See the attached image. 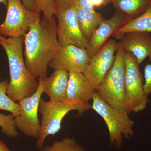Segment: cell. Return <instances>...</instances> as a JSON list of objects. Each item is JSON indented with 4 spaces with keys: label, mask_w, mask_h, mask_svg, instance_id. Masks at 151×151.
<instances>
[{
    "label": "cell",
    "mask_w": 151,
    "mask_h": 151,
    "mask_svg": "<svg viewBox=\"0 0 151 151\" xmlns=\"http://www.w3.org/2000/svg\"><path fill=\"white\" fill-rule=\"evenodd\" d=\"M112 3L117 11L132 19L145 12L151 5V0H113Z\"/></svg>",
    "instance_id": "ac0fdd59"
},
{
    "label": "cell",
    "mask_w": 151,
    "mask_h": 151,
    "mask_svg": "<svg viewBox=\"0 0 151 151\" xmlns=\"http://www.w3.org/2000/svg\"><path fill=\"white\" fill-rule=\"evenodd\" d=\"M69 72L56 69L49 76L41 79L44 93L52 101L65 102L69 81Z\"/></svg>",
    "instance_id": "9a60e30c"
},
{
    "label": "cell",
    "mask_w": 151,
    "mask_h": 151,
    "mask_svg": "<svg viewBox=\"0 0 151 151\" xmlns=\"http://www.w3.org/2000/svg\"><path fill=\"white\" fill-rule=\"evenodd\" d=\"M125 53L122 43L119 42L113 65L95 90L111 107L127 112L124 60Z\"/></svg>",
    "instance_id": "277c9868"
},
{
    "label": "cell",
    "mask_w": 151,
    "mask_h": 151,
    "mask_svg": "<svg viewBox=\"0 0 151 151\" xmlns=\"http://www.w3.org/2000/svg\"><path fill=\"white\" fill-rule=\"evenodd\" d=\"M24 37L26 65L35 78L43 79L47 76L50 63L61 47L55 16L47 17L43 15Z\"/></svg>",
    "instance_id": "6da1fadb"
},
{
    "label": "cell",
    "mask_w": 151,
    "mask_h": 151,
    "mask_svg": "<svg viewBox=\"0 0 151 151\" xmlns=\"http://www.w3.org/2000/svg\"><path fill=\"white\" fill-rule=\"evenodd\" d=\"M120 40L125 52L133 54L139 65L151 55V35L150 32H129Z\"/></svg>",
    "instance_id": "5bb4252c"
},
{
    "label": "cell",
    "mask_w": 151,
    "mask_h": 151,
    "mask_svg": "<svg viewBox=\"0 0 151 151\" xmlns=\"http://www.w3.org/2000/svg\"><path fill=\"white\" fill-rule=\"evenodd\" d=\"M39 86L34 94L23 98L19 102L21 113L14 118L17 129L27 137L37 139L40 131V122L38 117L39 107L43 94L41 79H39Z\"/></svg>",
    "instance_id": "ba28073f"
},
{
    "label": "cell",
    "mask_w": 151,
    "mask_h": 151,
    "mask_svg": "<svg viewBox=\"0 0 151 151\" xmlns=\"http://www.w3.org/2000/svg\"><path fill=\"white\" fill-rule=\"evenodd\" d=\"M22 1L24 5L28 9L40 13L38 9L35 0H22Z\"/></svg>",
    "instance_id": "484cf974"
},
{
    "label": "cell",
    "mask_w": 151,
    "mask_h": 151,
    "mask_svg": "<svg viewBox=\"0 0 151 151\" xmlns=\"http://www.w3.org/2000/svg\"><path fill=\"white\" fill-rule=\"evenodd\" d=\"M3 4L6 7L7 6V0H0V4Z\"/></svg>",
    "instance_id": "f1b7e54d"
},
{
    "label": "cell",
    "mask_w": 151,
    "mask_h": 151,
    "mask_svg": "<svg viewBox=\"0 0 151 151\" xmlns=\"http://www.w3.org/2000/svg\"><path fill=\"white\" fill-rule=\"evenodd\" d=\"M0 127L2 133L8 137L16 139L19 137L14 122V117L12 114L4 115L0 113Z\"/></svg>",
    "instance_id": "44dd1931"
},
{
    "label": "cell",
    "mask_w": 151,
    "mask_h": 151,
    "mask_svg": "<svg viewBox=\"0 0 151 151\" xmlns=\"http://www.w3.org/2000/svg\"><path fill=\"white\" fill-rule=\"evenodd\" d=\"M75 0H55L56 9H63L74 6Z\"/></svg>",
    "instance_id": "d4e9b609"
},
{
    "label": "cell",
    "mask_w": 151,
    "mask_h": 151,
    "mask_svg": "<svg viewBox=\"0 0 151 151\" xmlns=\"http://www.w3.org/2000/svg\"><path fill=\"white\" fill-rule=\"evenodd\" d=\"M133 32H151V5L140 15L129 21L113 35L120 39L124 35Z\"/></svg>",
    "instance_id": "e0dca14e"
},
{
    "label": "cell",
    "mask_w": 151,
    "mask_h": 151,
    "mask_svg": "<svg viewBox=\"0 0 151 151\" xmlns=\"http://www.w3.org/2000/svg\"><path fill=\"white\" fill-rule=\"evenodd\" d=\"M124 60L127 111L129 114L139 113L147 108L149 102L148 97L144 92L140 65L130 52L125 53Z\"/></svg>",
    "instance_id": "8992f818"
},
{
    "label": "cell",
    "mask_w": 151,
    "mask_h": 151,
    "mask_svg": "<svg viewBox=\"0 0 151 151\" xmlns=\"http://www.w3.org/2000/svg\"><path fill=\"white\" fill-rule=\"evenodd\" d=\"M79 28L84 37L89 41L94 32L105 19L99 13H90L74 5Z\"/></svg>",
    "instance_id": "2e32d148"
},
{
    "label": "cell",
    "mask_w": 151,
    "mask_h": 151,
    "mask_svg": "<svg viewBox=\"0 0 151 151\" xmlns=\"http://www.w3.org/2000/svg\"><path fill=\"white\" fill-rule=\"evenodd\" d=\"M40 151H89L77 142L74 137H65L55 141L50 145L43 147Z\"/></svg>",
    "instance_id": "ffe728a7"
},
{
    "label": "cell",
    "mask_w": 151,
    "mask_h": 151,
    "mask_svg": "<svg viewBox=\"0 0 151 151\" xmlns=\"http://www.w3.org/2000/svg\"><path fill=\"white\" fill-rule=\"evenodd\" d=\"M118 47V43L116 40H109L96 54L92 55L90 63L83 74L95 89L102 83L113 66Z\"/></svg>",
    "instance_id": "30bf717a"
},
{
    "label": "cell",
    "mask_w": 151,
    "mask_h": 151,
    "mask_svg": "<svg viewBox=\"0 0 151 151\" xmlns=\"http://www.w3.org/2000/svg\"><path fill=\"white\" fill-rule=\"evenodd\" d=\"M89 1L94 8L105 5L106 2V0H89Z\"/></svg>",
    "instance_id": "4316f807"
},
{
    "label": "cell",
    "mask_w": 151,
    "mask_h": 151,
    "mask_svg": "<svg viewBox=\"0 0 151 151\" xmlns=\"http://www.w3.org/2000/svg\"><path fill=\"white\" fill-rule=\"evenodd\" d=\"M113 0H106V2H105V5L108 4L112 3Z\"/></svg>",
    "instance_id": "f546056e"
},
{
    "label": "cell",
    "mask_w": 151,
    "mask_h": 151,
    "mask_svg": "<svg viewBox=\"0 0 151 151\" xmlns=\"http://www.w3.org/2000/svg\"><path fill=\"white\" fill-rule=\"evenodd\" d=\"M69 73L66 101L78 106L83 114L92 107L89 102L92 100L95 88L83 73Z\"/></svg>",
    "instance_id": "7c38bea8"
},
{
    "label": "cell",
    "mask_w": 151,
    "mask_h": 151,
    "mask_svg": "<svg viewBox=\"0 0 151 151\" xmlns=\"http://www.w3.org/2000/svg\"><path fill=\"white\" fill-rule=\"evenodd\" d=\"M78 111L79 115L83 114L78 106L67 101L59 102L51 100L46 101L41 99L39 112L41 114L42 118L36 142L38 150L44 147L47 137L50 135L53 136L59 132L64 117L70 111Z\"/></svg>",
    "instance_id": "5b68a950"
},
{
    "label": "cell",
    "mask_w": 151,
    "mask_h": 151,
    "mask_svg": "<svg viewBox=\"0 0 151 151\" xmlns=\"http://www.w3.org/2000/svg\"><path fill=\"white\" fill-rule=\"evenodd\" d=\"M76 5L86 12L95 13L94 7L89 1V0H75L74 5Z\"/></svg>",
    "instance_id": "cb8c5ba5"
},
{
    "label": "cell",
    "mask_w": 151,
    "mask_h": 151,
    "mask_svg": "<svg viewBox=\"0 0 151 151\" xmlns=\"http://www.w3.org/2000/svg\"><path fill=\"white\" fill-rule=\"evenodd\" d=\"M24 45V36L11 38L0 36V45L5 51L9 69L7 94L15 102L31 96L39 86V81L26 65L23 55Z\"/></svg>",
    "instance_id": "7a4b0ae2"
},
{
    "label": "cell",
    "mask_w": 151,
    "mask_h": 151,
    "mask_svg": "<svg viewBox=\"0 0 151 151\" xmlns=\"http://www.w3.org/2000/svg\"><path fill=\"white\" fill-rule=\"evenodd\" d=\"M130 20L129 17L118 11L111 18L103 20L88 41L92 55L99 51L111 35Z\"/></svg>",
    "instance_id": "4fadbf2b"
},
{
    "label": "cell",
    "mask_w": 151,
    "mask_h": 151,
    "mask_svg": "<svg viewBox=\"0 0 151 151\" xmlns=\"http://www.w3.org/2000/svg\"><path fill=\"white\" fill-rule=\"evenodd\" d=\"M91 108L102 117L108 128L110 145L121 150L123 137L130 139L134 135V122L126 111L113 108L105 102L95 90Z\"/></svg>",
    "instance_id": "3957f363"
},
{
    "label": "cell",
    "mask_w": 151,
    "mask_h": 151,
    "mask_svg": "<svg viewBox=\"0 0 151 151\" xmlns=\"http://www.w3.org/2000/svg\"><path fill=\"white\" fill-rule=\"evenodd\" d=\"M92 55L88 50L73 45L61 46L49 67L54 70L61 69L83 73L88 67Z\"/></svg>",
    "instance_id": "8fae6325"
},
{
    "label": "cell",
    "mask_w": 151,
    "mask_h": 151,
    "mask_svg": "<svg viewBox=\"0 0 151 151\" xmlns=\"http://www.w3.org/2000/svg\"><path fill=\"white\" fill-rule=\"evenodd\" d=\"M1 77H0V80H1Z\"/></svg>",
    "instance_id": "4dcf8cb0"
},
{
    "label": "cell",
    "mask_w": 151,
    "mask_h": 151,
    "mask_svg": "<svg viewBox=\"0 0 151 151\" xmlns=\"http://www.w3.org/2000/svg\"><path fill=\"white\" fill-rule=\"evenodd\" d=\"M55 16L57 19V34L60 46L73 45L91 52L88 41L82 35L79 28L74 6L56 9Z\"/></svg>",
    "instance_id": "9c48e42d"
},
{
    "label": "cell",
    "mask_w": 151,
    "mask_h": 151,
    "mask_svg": "<svg viewBox=\"0 0 151 151\" xmlns=\"http://www.w3.org/2000/svg\"><path fill=\"white\" fill-rule=\"evenodd\" d=\"M0 151H11L7 146L0 140Z\"/></svg>",
    "instance_id": "83f0119b"
},
{
    "label": "cell",
    "mask_w": 151,
    "mask_h": 151,
    "mask_svg": "<svg viewBox=\"0 0 151 151\" xmlns=\"http://www.w3.org/2000/svg\"><path fill=\"white\" fill-rule=\"evenodd\" d=\"M149 58L151 63L146 65L144 69L145 83L144 84V90L147 97L151 94V55Z\"/></svg>",
    "instance_id": "603a6c76"
},
{
    "label": "cell",
    "mask_w": 151,
    "mask_h": 151,
    "mask_svg": "<svg viewBox=\"0 0 151 151\" xmlns=\"http://www.w3.org/2000/svg\"><path fill=\"white\" fill-rule=\"evenodd\" d=\"M9 83L7 79L0 81V110L9 112L15 118L20 114V108L19 103L8 95Z\"/></svg>",
    "instance_id": "d6986e66"
},
{
    "label": "cell",
    "mask_w": 151,
    "mask_h": 151,
    "mask_svg": "<svg viewBox=\"0 0 151 151\" xmlns=\"http://www.w3.org/2000/svg\"><path fill=\"white\" fill-rule=\"evenodd\" d=\"M5 19L0 24V35L6 37L24 36L39 19L40 13L27 8L22 0H7Z\"/></svg>",
    "instance_id": "52a82bcc"
},
{
    "label": "cell",
    "mask_w": 151,
    "mask_h": 151,
    "mask_svg": "<svg viewBox=\"0 0 151 151\" xmlns=\"http://www.w3.org/2000/svg\"><path fill=\"white\" fill-rule=\"evenodd\" d=\"M38 9L47 17L54 16L56 12L55 0H35Z\"/></svg>",
    "instance_id": "7402d4cb"
}]
</instances>
